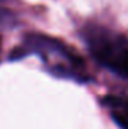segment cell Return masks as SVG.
I'll return each instance as SVG.
<instances>
[{
    "mask_svg": "<svg viewBox=\"0 0 128 129\" xmlns=\"http://www.w3.org/2000/svg\"><path fill=\"white\" fill-rule=\"evenodd\" d=\"M91 51L96 60L116 72L118 76L128 78V48L123 39L110 40L105 36L91 40Z\"/></svg>",
    "mask_w": 128,
    "mask_h": 129,
    "instance_id": "obj_1",
    "label": "cell"
},
{
    "mask_svg": "<svg viewBox=\"0 0 128 129\" xmlns=\"http://www.w3.org/2000/svg\"><path fill=\"white\" fill-rule=\"evenodd\" d=\"M112 118L121 129H128V115L120 111H114L112 114Z\"/></svg>",
    "mask_w": 128,
    "mask_h": 129,
    "instance_id": "obj_2",
    "label": "cell"
},
{
    "mask_svg": "<svg viewBox=\"0 0 128 129\" xmlns=\"http://www.w3.org/2000/svg\"><path fill=\"white\" fill-rule=\"evenodd\" d=\"M25 54H26V51H25V50H22V48H17V50H14V51H13V54H11V58H10V59H11V60H14V59H19V58H22Z\"/></svg>",
    "mask_w": 128,
    "mask_h": 129,
    "instance_id": "obj_3",
    "label": "cell"
}]
</instances>
